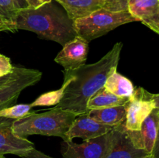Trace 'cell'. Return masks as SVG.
I'll list each match as a JSON object with an SVG mask.
<instances>
[{
	"mask_svg": "<svg viewBox=\"0 0 159 158\" xmlns=\"http://www.w3.org/2000/svg\"><path fill=\"white\" fill-rule=\"evenodd\" d=\"M90 118L102 125L114 127L126 122V106L110 107L100 109L89 110L87 112Z\"/></svg>",
	"mask_w": 159,
	"mask_h": 158,
	"instance_id": "14",
	"label": "cell"
},
{
	"mask_svg": "<svg viewBox=\"0 0 159 158\" xmlns=\"http://www.w3.org/2000/svg\"><path fill=\"white\" fill-rule=\"evenodd\" d=\"M6 30H8L7 23L4 20L0 18V32H2V31Z\"/></svg>",
	"mask_w": 159,
	"mask_h": 158,
	"instance_id": "28",
	"label": "cell"
},
{
	"mask_svg": "<svg viewBox=\"0 0 159 158\" xmlns=\"http://www.w3.org/2000/svg\"><path fill=\"white\" fill-rule=\"evenodd\" d=\"M122 48L123 43L118 42L96 63L84 64L71 71H64V75L69 76L71 81L65 88L61 100L55 107L71 112L77 116L88 112V101L104 86L107 78L116 71Z\"/></svg>",
	"mask_w": 159,
	"mask_h": 158,
	"instance_id": "1",
	"label": "cell"
},
{
	"mask_svg": "<svg viewBox=\"0 0 159 158\" xmlns=\"http://www.w3.org/2000/svg\"><path fill=\"white\" fill-rule=\"evenodd\" d=\"M148 155L145 150L135 147L125 122L110 131V147L105 158H144Z\"/></svg>",
	"mask_w": 159,
	"mask_h": 158,
	"instance_id": "8",
	"label": "cell"
},
{
	"mask_svg": "<svg viewBox=\"0 0 159 158\" xmlns=\"http://www.w3.org/2000/svg\"><path fill=\"white\" fill-rule=\"evenodd\" d=\"M113 128L110 125H102L93 120L87 113H84L76 116L65 134V138L63 141H71L74 138H82L83 140L93 139L107 134Z\"/></svg>",
	"mask_w": 159,
	"mask_h": 158,
	"instance_id": "11",
	"label": "cell"
},
{
	"mask_svg": "<svg viewBox=\"0 0 159 158\" xmlns=\"http://www.w3.org/2000/svg\"><path fill=\"white\" fill-rule=\"evenodd\" d=\"M159 123V109L155 108L143 122L140 130L144 150L151 155L155 146Z\"/></svg>",
	"mask_w": 159,
	"mask_h": 158,
	"instance_id": "15",
	"label": "cell"
},
{
	"mask_svg": "<svg viewBox=\"0 0 159 158\" xmlns=\"http://www.w3.org/2000/svg\"><path fill=\"white\" fill-rule=\"evenodd\" d=\"M144 88H135L133 96L125 104L126 128L130 131H140L143 122L155 108Z\"/></svg>",
	"mask_w": 159,
	"mask_h": 158,
	"instance_id": "6",
	"label": "cell"
},
{
	"mask_svg": "<svg viewBox=\"0 0 159 158\" xmlns=\"http://www.w3.org/2000/svg\"><path fill=\"white\" fill-rule=\"evenodd\" d=\"M14 119L0 117V155L14 154L22 156L34 148L26 138L17 136L12 130Z\"/></svg>",
	"mask_w": 159,
	"mask_h": 158,
	"instance_id": "9",
	"label": "cell"
},
{
	"mask_svg": "<svg viewBox=\"0 0 159 158\" xmlns=\"http://www.w3.org/2000/svg\"><path fill=\"white\" fill-rule=\"evenodd\" d=\"M128 98H120L107 91L102 87L89 99L87 103V109H100L110 107L124 105L129 101Z\"/></svg>",
	"mask_w": 159,
	"mask_h": 158,
	"instance_id": "16",
	"label": "cell"
},
{
	"mask_svg": "<svg viewBox=\"0 0 159 158\" xmlns=\"http://www.w3.org/2000/svg\"><path fill=\"white\" fill-rule=\"evenodd\" d=\"M89 52V42L79 36L63 46L54 61L64 68V71L77 69L85 64Z\"/></svg>",
	"mask_w": 159,
	"mask_h": 158,
	"instance_id": "10",
	"label": "cell"
},
{
	"mask_svg": "<svg viewBox=\"0 0 159 158\" xmlns=\"http://www.w3.org/2000/svg\"><path fill=\"white\" fill-rule=\"evenodd\" d=\"M144 158H152V156H151V155H148V156H145V157H144Z\"/></svg>",
	"mask_w": 159,
	"mask_h": 158,
	"instance_id": "29",
	"label": "cell"
},
{
	"mask_svg": "<svg viewBox=\"0 0 159 158\" xmlns=\"http://www.w3.org/2000/svg\"><path fill=\"white\" fill-rule=\"evenodd\" d=\"M72 20L89 15L101 9L99 0H55Z\"/></svg>",
	"mask_w": 159,
	"mask_h": 158,
	"instance_id": "13",
	"label": "cell"
},
{
	"mask_svg": "<svg viewBox=\"0 0 159 158\" xmlns=\"http://www.w3.org/2000/svg\"><path fill=\"white\" fill-rule=\"evenodd\" d=\"M110 147V132L93 139H85L82 143L72 140L63 142V158H105Z\"/></svg>",
	"mask_w": 159,
	"mask_h": 158,
	"instance_id": "7",
	"label": "cell"
},
{
	"mask_svg": "<svg viewBox=\"0 0 159 158\" xmlns=\"http://www.w3.org/2000/svg\"><path fill=\"white\" fill-rule=\"evenodd\" d=\"M14 67L10 59L3 54H0V77H5L13 71Z\"/></svg>",
	"mask_w": 159,
	"mask_h": 158,
	"instance_id": "22",
	"label": "cell"
},
{
	"mask_svg": "<svg viewBox=\"0 0 159 158\" xmlns=\"http://www.w3.org/2000/svg\"><path fill=\"white\" fill-rule=\"evenodd\" d=\"M149 98L153 102L154 105H155V108L159 109V93L158 94H152V93H148Z\"/></svg>",
	"mask_w": 159,
	"mask_h": 158,
	"instance_id": "26",
	"label": "cell"
},
{
	"mask_svg": "<svg viewBox=\"0 0 159 158\" xmlns=\"http://www.w3.org/2000/svg\"><path fill=\"white\" fill-rule=\"evenodd\" d=\"M53 0H26L28 5V9H37L43 5L52 2Z\"/></svg>",
	"mask_w": 159,
	"mask_h": 158,
	"instance_id": "24",
	"label": "cell"
},
{
	"mask_svg": "<svg viewBox=\"0 0 159 158\" xmlns=\"http://www.w3.org/2000/svg\"><path fill=\"white\" fill-rule=\"evenodd\" d=\"M138 21L129 11L111 12L99 9L87 16L74 20V26L77 35L89 43L118 26Z\"/></svg>",
	"mask_w": 159,
	"mask_h": 158,
	"instance_id": "4",
	"label": "cell"
},
{
	"mask_svg": "<svg viewBox=\"0 0 159 158\" xmlns=\"http://www.w3.org/2000/svg\"><path fill=\"white\" fill-rule=\"evenodd\" d=\"M30 104H19L0 110V117L16 120L34 113Z\"/></svg>",
	"mask_w": 159,
	"mask_h": 158,
	"instance_id": "20",
	"label": "cell"
},
{
	"mask_svg": "<svg viewBox=\"0 0 159 158\" xmlns=\"http://www.w3.org/2000/svg\"><path fill=\"white\" fill-rule=\"evenodd\" d=\"M14 72L12 78L0 86V110L13 105L21 91L36 85L43 75L38 70L23 67H14Z\"/></svg>",
	"mask_w": 159,
	"mask_h": 158,
	"instance_id": "5",
	"label": "cell"
},
{
	"mask_svg": "<svg viewBox=\"0 0 159 158\" xmlns=\"http://www.w3.org/2000/svg\"><path fill=\"white\" fill-rule=\"evenodd\" d=\"M14 73L15 72H14V69H13V71H12V73H10V74H8V75L5 76V77H0V86H2V85H5V84H6L7 82H9V81L12 78V77H13Z\"/></svg>",
	"mask_w": 159,
	"mask_h": 158,
	"instance_id": "27",
	"label": "cell"
},
{
	"mask_svg": "<svg viewBox=\"0 0 159 158\" xmlns=\"http://www.w3.org/2000/svg\"><path fill=\"white\" fill-rule=\"evenodd\" d=\"M101 9L111 12L128 11L130 0H99Z\"/></svg>",
	"mask_w": 159,
	"mask_h": 158,
	"instance_id": "21",
	"label": "cell"
},
{
	"mask_svg": "<svg viewBox=\"0 0 159 158\" xmlns=\"http://www.w3.org/2000/svg\"><path fill=\"white\" fill-rule=\"evenodd\" d=\"M128 11L159 35V0H135L129 4Z\"/></svg>",
	"mask_w": 159,
	"mask_h": 158,
	"instance_id": "12",
	"label": "cell"
},
{
	"mask_svg": "<svg viewBox=\"0 0 159 158\" xmlns=\"http://www.w3.org/2000/svg\"><path fill=\"white\" fill-rule=\"evenodd\" d=\"M77 115L54 106L42 113L34 112L31 115L16 119L12 124L13 133L17 136L26 138L31 135L57 136L65 139Z\"/></svg>",
	"mask_w": 159,
	"mask_h": 158,
	"instance_id": "3",
	"label": "cell"
},
{
	"mask_svg": "<svg viewBox=\"0 0 159 158\" xmlns=\"http://www.w3.org/2000/svg\"><path fill=\"white\" fill-rule=\"evenodd\" d=\"M64 83L61 88L55 91H48V92L43 93L41 95L39 96L34 102L30 104L31 106H51V105H57L61 100L63 94L65 93V88L68 86L69 82L71 81V77L69 76L64 75Z\"/></svg>",
	"mask_w": 159,
	"mask_h": 158,
	"instance_id": "18",
	"label": "cell"
},
{
	"mask_svg": "<svg viewBox=\"0 0 159 158\" xmlns=\"http://www.w3.org/2000/svg\"><path fill=\"white\" fill-rule=\"evenodd\" d=\"M27 8L26 0H0V14L7 23L20 10Z\"/></svg>",
	"mask_w": 159,
	"mask_h": 158,
	"instance_id": "19",
	"label": "cell"
},
{
	"mask_svg": "<svg viewBox=\"0 0 159 158\" xmlns=\"http://www.w3.org/2000/svg\"><path fill=\"white\" fill-rule=\"evenodd\" d=\"M0 158H6L4 155H0Z\"/></svg>",
	"mask_w": 159,
	"mask_h": 158,
	"instance_id": "30",
	"label": "cell"
},
{
	"mask_svg": "<svg viewBox=\"0 0 159 158\" xmlns=\"http://www.w3.org/2000/svg\"><path fill=\"white\" fill-rule=\"evenodd\" d=\"M103 88L118 97L128 99L133 96L135 91V88L131 81L119 74L117 71L113 72L107 78Z\"/></svg>",
	"mask_w": 159,
	"mask_h": 158,
	"instance_id": "17",
	"label": "cell"
},
{
	"mask_svg": "<svg viewBox=\"0 0 159 158\" xmlns=\"http://www.w3.org/2000/svg\"><path fill=\"white\" fill-rule=\"evenodd\" d=\"M151 156H152V158H159V123L156 140H155V146H154L153 150H152V153H151Z\"/></svg>",
	"mask_w": 159,
	"mask_h": 158,
	"instance_id": "25",
	"label": "cell"
},
{
	"mask_svg": "<svg viewBox=\"0 0 159 158\" xmlns=\"http://www.w3.org/2000/svg\"><path fill=\"white\" fill-rule=\"evenodd\" d=\"M22 158H53L51 156L46 155L45 153L33 148L30 151H28L26 154L23 155Z\"/></svg>",
	"mask_w": 159,
	"mask_h": 158,
	"instance_id": "23",
	"label": "cell"
},
{
	"mask_svg": "<svg viewBox=\"0 0 159 158\" xmlns=\"http://www.w3.org/2000/svg\"><path fill=\"white\" fill-rule=\"evenodd\" d=\"M135 0H130V3H131V2H134Z\"/></svg>",
	"mask_w": 159,
	"mask_h": 158,
	"instance_id": "31",
	"label": "cell"
},
{
	"mask_svg": "<svg viewBox=\"0 0 159 158\" xmlns=\"http://www.w3.org/2000/svg\"><path fill=\"white\" fill-rule=\"evenodd\" d=\"M8 30L34 32L39 38L57 42L62 46L77 36L74 20L53 2L37 9L20 10L9 23Z\"/></svg>",
	"mask_w": 159,
	"mask_h": 158,
	"instance_id": "2",
	"label": "cell"
}]
</instances>
